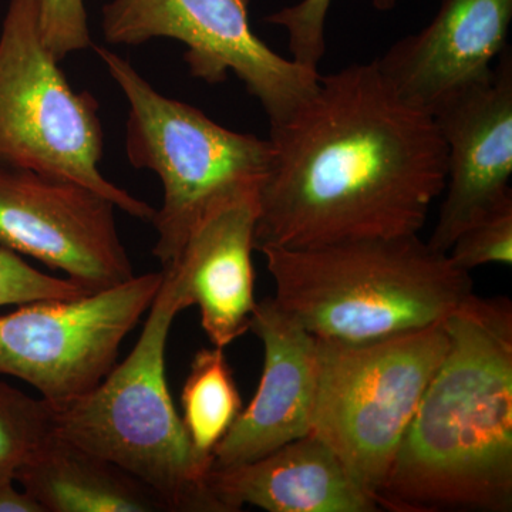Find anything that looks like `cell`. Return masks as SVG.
<instances>
[{"label": "cell", "instance_id": "2e32d148", "mask_svg": "<svg viewBox=\"0 0 512 512\" xmlns=\"http://www.w3.org/2000/svg\"><path fill=\"white\" fill-rule=\"evenodd\" d=\"M15 483L45 512H170L143 481L55 430L20 467Z\"/></svg>", "mask_w": 512, "mask_h": 512}, {"label": "cell", "instance_id": "9c48e42d", "mask_svg": "<svg viewBox=\"0 0 512 512\" xmlns=\"http://www.w3.org/2000/svg\"><path fill=\"white\" fill-rule=\"evenodd\" d=\"M248 8L249 0H111L101 32L110 45L178 40L192 76L218 84L234 73L275 126L311 96L320 74L265 45L252 32Z\"/></svg>", "mask_w": 512, "mask_h": 512}, {"label": "cell", "instance_id": "5bb4252c", "mask_svg": "<svg viewBox=\"0 0 512 512\" xmlns=\"http://www.w3.org/2000/svg\"><path fill=\"white\" fill-rule=\"evenodd\" d=\"M249 330L264 346V369L251 402L215 448L212 467L235 466L311 434L316 338L274 298L256 302Z\"/></svg>", "mask_w": 512, "mask_h": 512}, {"label": "cell", "instance_id": "ffe728a7", "mask_svg": "<svg viewBox=\"0 0 512 512\" xmlns=\"http://www.w3.org/2000/svg\"><path fill=\"white\" fill-rule=\"evenodd\" d=\"M463 271L488 264H512V200L458 235L447 252Z\"/></svg>", "mask_w": 512, "mask_h": 512}, {"label": "cell", "instance_id": "603a6c76", "mask_svg": "<svg viewBox=\"0 0 512 512\" xmlns=\"http://www.w3.org/2000/svg\"><path fill=\"white\" fill-rule=\"evenodd\" d=\"M0 512H45L32 495L18 490L15 481L0 485Z\"/></svg>", "mask_w": 512, "mask_h": 512}, {"label": "cell", "instance_id": "e0dca14e", "mask_svg": "<svg viewBox=\"0 0 512 512\" xmlns=\"http://www.w3.org/2000/svg\"><path fill=\"white\" fill-rule=\"evenodd\" d=\"M181 409L192 451L210 473L215 448L244 409L224 349L212 346L198 350L181 392Z\"/></svg>", "mask_w": 512, "mask_h": 512}, {"label": "cell", "instance_id": "9a60e30c", "mask_svg": "<svg viewBox=\"0 0 512 512\" xmlns=\"http://www.w3.org/2000/svg\"><path fill=\"white\" fill-rule=\"evenodd\" d=\"M208 491L221 512H376L379 505L313 434L235 466L212 467Z\"/></svg>", "mask_w": 512, "mask_h": 512}, {"label": "cell", "instance_id": "8992f818", "mask_svg": "<svg viewBox=\"0 0 512 512\" xmlns=\"http://www.w3.org/2000/svg\"><path fill=\"white\" fill-rule=\"evenodd\" d=\"M447 349L443 322L369 342L316 338L311 434L375 501Z\"/></svg>", "mask_w": 512, "mask_h": 512}, {"label": "cell", "instance_id": "8fae6325", "mask_svg": "<svg viewBox=\"0 0 512 512\" xmlns=\"http://www.w3.org/2000/svg\"><path fill=\"white\" fill-rule=\"evenodd\" d=\"M447 154L446 185L431 248L450 251L458 235L512 200V50L505 47L483 82L431 113Z\"/></svg>", "mask_w": 512, "mask_h": 512}, {"label": "cell", "instance_id": "30bf717a", "mask_svg": "<svg viewBox=\"0 0 512 512\" xmlns=\"http://www.w3.org/2000/svg\"><path fill=\"white\" fill-rule=\"evenodd\" d=\"M116 205L86 185L0 164V247L99 292L133 278Z\"/></svg>", "mask_w": 512, "mask_h": 512}, {"label": "cell", "instance_id": "44dd1931", "mask_svg": "<svg viewBox=\"0 0 512 512\" xmlns=\"http://www.w3.org/2000/svg\"><path fill=\"white\" fill-rule=\"evenodd\" d=\"M92 293L67 278L33 268L22 256L0 247V306L25 305L45 299H67Z\"/></svg>", "mask_w": 512, "mask_h": 512}, {"label": "cell", "instance_id": "d6986e66", "mask_svg": "<svg viewBox=\"0 0 512 512\" xmlns=\"http://www.w3.org/2000/svg\"><path fill=\"white\" fill-rule=\"evenodd\" d=\"M399 0H373L379 10H390ZM332 0H301L266 16V22L281 26L288 33L292 59L318 69L326 52V19Z\"/></svg>", "mask_w": 512, "mask_h": 512}, {"label": "cell", "instance_id": "6da1fadb", "mask_svg": "<svg viewBox=\"0 0 512 512\" xmlns=\"http://www.w3.org/2000/svg\"><path fill=\"white\" fill-rule=\"evenodd\" d=\"M269 141L256 251L419 235L446 185L436 121L400 96L376 60L320 76Z\"/></svg>", "mask_w": 512, "mask_h": 512}, {"label": "cell", "instance_id": "3957f363", "mask_svg": "<svg viewBox=\"0 0 512 512\" xmlns=\"http://www.w3.org/2000/svg\"><path fill=\"white\" fill-rule=\"evenodd\" d=\"M258 251L276 305L319 339L369 342L426 328L474 293L470 272L419 235Z\"/></svg>", "mask_w": 512, "mask_h": 512}, {"label": "cell", "instance_id": "ac0fdd59", "mask_svg": "<svg viewBox=\"0 0 512 512\" xmlns=\"http://www.w3.org/2000/svg\"><path fill=\"white\" fill-rule=\"evenodd\" d=\"M52 430L53 409L45 400L0 379V485L15 481Z\"/></svg>", "mask_w": 512, "mask_h": 512}, {"label": "cell", "instance_id": "5b68a950", "mask_svg": "<svg viewBox=\"0 0 512 512\" xmlns=\"http://www.w3.org/2000/svg\"><path fill=\"white\" fill-rule=\"evenodd\" d=\"M128 103L126 154L133 167L150 170L163 185V204L151 224L153 254L170 264L191 229L222 195L262 184L271 165V141L220 126L190 104L165 97L106 47L94 46Z\"/></svg>", "mask_w": 512, "mask_h": 512}, {"label": "cell", "instance_id": "4fadbf2b", "mask_svg": "<svg viewBox=\"0 0 512 512\" xmlns=\"http://www.w3.org/2000/svg\"><path fill=\"white\" fill-rule=\"evenodd\" d=\"M511 22L512 0H441L429 25L397 40L377 66L400 96L431 114L491 76Z\"/></svg>", "mask_w": 512, "mask_h": 512}, {"label": "cell", "instance_id": "ba28073f", "mask_svg": "<svg viewBox=\"0 0 512 512\" xmlns=\"http://www.w3.org/2000/svg\"><path fill=\"white\" fill-rule=\"evenodd\" d=\"M163 271L76 298L19 305L0 316V377L35 387L53 410L92 392L113 367L128 333L153 305Z\"/></svg>", "mask_w": 512, "mask_h": 512}, {"label": "cell", "instance_id": "277c9868", "mask_svg": "<svg viewBox=\"0 0 512 512\" xmlns=\"http://www.w3.org/2000/svg\"><path fill=\"white\" fill-rule=\"evenodd\" d=\"M161 271L163 284L130 355L92 392L53 410V430L143 481L170 512H221L168 387V336L187 306Z\"/></svg>", "mask_w": 512, "mask_h": 512}, {"label": "cell", "instance_id": "52a82bcc", "mask_svg": "<svg viewBox=\"0 0 512 512\" xmlns=\"http://www.w3.org/2000/svg\"><path fill=\"white\" fill-rule=\"evenodd\" d=\"M59 63L43 40L40 0H10L0 30V164L69 178L153 221V207L101 174L99 101L74 92Z\"/></svg>", "mask_w": 512, "mask_h": 512}, {"label": "cell", "instance_id": "7c38bea8", "mask_svg": "<svg viewBox=\"0 0 512 512\" xmlns=\"http://www.w3.org/2000/svg\"><path fill=\"white\" fill-rule=\"evenodd\" d=\"M261 185H242L212 202L177 258L163 266L185 306L200 309L202 329L217 348L248 332L256 306L252 252Z\"/></svg>", "mask_w": 512, "mask_h": 512}, {"label": "cell", "instance_id": "7402d4cb", "mask_svg": "<svg viewBox=\"0 0 512 512\" xmlns=\"http://www.w3.org/2000/svg\"><path fill=\"white\" fill-rule=\"evenodd\" d=\"M43 40L59 62L93 47L84 0H40Z\"/></svg>", "mask_w": 512, "mask_h": 512}, {"label": "cell", "instance_id": "7a4b0ae2", "mask_svg": "<svg viewBox=\"0 0 512 512\" xmlns=\"http://www.w3.org/2000/svg\"><path fill=\"white\" fill-rule=\"evenodd\" d=\"M377 494L392 512L512 511V303L476 293Z\"/></svg>", "mask_w": 512, "mask_h": 512}]
</instances>
